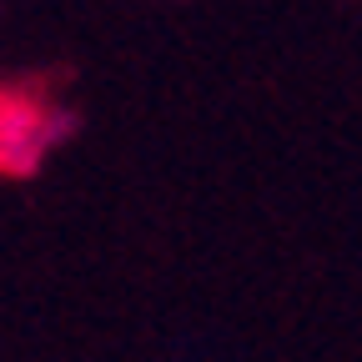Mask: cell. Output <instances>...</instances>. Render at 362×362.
<instances>
[{
    "mask_svg": "<svg viewBox=\"0 0 362 362\" xmlns=\"http://www.w3.org/2000/svg\"><path fill=\"white\" fill-rule=\"evenodd\" d=\"M45 146V121L35 101L21 96H0V166L6 171H30Z\"/></svg>",
    "mask_w": 362,
    "mask_h": 362,
    "instance_id": "cell-1",
    "label": "cell"
}]
</instances>
